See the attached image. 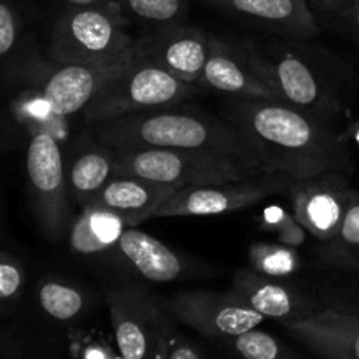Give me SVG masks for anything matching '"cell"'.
<instances>
[{"instance_id": "obj_1", "label": "cell", "mask_w": 359, "mask_h": 359, "mask_svg": "<svg viewBox=\"0 0 359 359\" xmlns=\"http://www.w3.org/2000/svg\"><path fill=\"white\" fill-rule=\"evenodd\" d=\"M228 121L251 142L266 172L305 179L347 172L353 165L349 142L335 121L280 100L231 98Z\"/></svg>"}, {"instance_id": "obj_2", "label": "cell", "mask_w": 359, "mask_h": 359, "mask_svg": "<svg viewBox=\"0 0 359 359\" xmlns=\"http://www.w3.org/2000/svg\"><path fill=\"white\" fill-rule=\"evenodd\" d=\"M91 126L93 139L114 151L163 147L212 158L255 175L266 172L262 156L233 123L203 111L175 105L119 116Z\"/></svg>"}, {"instance_id": "obj_3", "label": "cell", "mask_w": 359, "mask_h": 359, "mask_svg": "<svg viewBox=\"0 0 359 359\" xmlns=\"http://www.w3.org/2000/svg\"><path fill=\"white\" fill-rule=\"evenodd\" d=\"M249 58L277 100L337 121L349 111V69L319 49L290 41H244Z\"/></svg>"}, {"instance_id": "obj_4", "label": "cell", "mask_w": 359, "mask_h": 359, "mask_svg": "<svg viewBox=\"0 0 359 359\" xmlns=\"http://www.w3.org/2000/svg\"><path fill=\"white\" fill-rule=\"evenodd\" d=\"M195 90L196 84L179 79L161 67L140 58L135 51L132 62L86 105L83 119L90 125H98L119 116L175 107L188 100Z\"/></svg>"}, {"instance_id": "obj_5", "label": "cell", "mask_w": 359, "mask_h": 359, "mask_svg": "<svg viewBox=\"0 0 359 359\" xmlns=\"http://www.w3.org/2000/svg\"><path fill=\"white\" fill-rule=\"evenodd\" d=\"M126 16L100 7H69L51 35L53 63H91L112 58L133 46Z\"/></svg>"}, {"instance_id": "obj_6", "label": "cell", "mask_w": 359, "mask_h": 359, "mask_svg": "<svg viewBox=\"0 0 359 359\" xmlns=\"http://www.w3.org/2000/svg\"><path fill=\"white\" fill-rule=\"evenodd\" d=\"M112 175H132L158 184L188 186L219 184L255 175L230 163L163 147H133L116 151Z\"/></svg>"}, {"instance_id": "obj_7", "label": "cell", "mask_w": 359, "mask_h": 359, "mask_svg": "<svg viewBox=\"0 0 359 359\" xmlns=\"http://www.w3.org/2000/svg\"><path fill=\"white\" fill-rule=\"evenodd\" d=\"M27 175L32 203L42 233L62 241L72 224L69 181L58 137L37 132L27 147Z\"/></svg>"}, {"instance_id": "obj_8", "label": "cell", "mask_w": 359, "mask_h": 359, "mask_svg": "<svg viewBox=\"0 0 359 359\" xmlns=\"http://www.w3.org/2000/svg\"><path fill=\"white\" fill-rule=\"evenodd\" d=\"M294 179L283 172H263L237 181L207 186L179 188L153 212L151 219L160 217L219 216L244 210L273 195L290 193Z\"/></svg>"}, {"instance_id": "obj_9", "label": "cell", "mask_w": 359, "mask_h": 359, "mask_svg": "<svg viewBox=\"0 0 359 359\" xmlns=\"http://www.w3.org/2000/svg\"><path fill=\"white\" fill-rule=\"evenodd\" d=\"M116 346L123 359H158L165 330L170 325L165 305L140 287H118L107 293Z\"/></svg>"}, {"instance_id": "obj_10", "label": "cell", "mask_w": 359, "mask_h": 359, "mask_svg": "<svg viewBox=\"0 0 359 359\" xmlns=\"http://www.w3.org/2000/svg\"><path fill=\"white\" fill-rule=\"evenodd\" d=\"M165 309L172 319L216 340L237 337L265 321L231 291H182L172 297Z\"/></svg>"}, {"instance_id": "obj_11", "label": "cell", "mask_w": 359, "mask_h": 359, "mask_svg": "<svg viewBox=\"0 0 359 359\" xmlns=\"http://www.w3.org/2000/svg\"><path fill=\"white\" fill-rule=\"evenodd\" d=\"M135 56V48L102 62L55 63L42 76L39 88L51 111L60 118L79 114L95 98V95L121 72Z\"/></svg>"}, {"instance_id": "obj_12", "label": "cell", "mask_w": 359, "mask_h": 359, "mask_svg": "<svg viewBox=\"0 0 359 359\" xmlns=\"http://www.w3.org/2000/svg\"><path fill=\"white\" fill-rule=\"evenodd\" d=\"M354 195L344 172L294 179L290 188L294 217L323 244L339 233Z\"/></svg>"}, {"instance_id": "obj_13", "label": "cell", "mask_w": 359, "mask_h": 359, "mask_svg": "<svg viewBox=\"0 0 359 359\" xmlns=\"http://www.w3.org/2000/svg\"><path fill=\"white\" fill-rule=\"evenodd\" d=\"M212 37L202 30L186 25L151 28L147 34L133 41L140 58L161 67L179 79L196 84L210 53Z\"/></svg>"}, {"instance_id": "obj_14", "label": "cell", "mask_w": 359, "mask_h": 359, "mask_svg": "<svg viewBox=\"0 0 359 359\" xmlns=\"http://www.w3.org/2000/svg\"><path fill=\"white\" fill-rule=\"evenodd\" d=\"M280 325L321 359H359V314L321 305L312 314Z\"/></svg>"}, {"instance_id": "obj_15", "label": "cell", "mask_w": 359, "mask_h": 359, "mask_svg": "<svg viewBox=\"0 0 359 359\" xmlns=\"http://www.w3.org/2000/svg\"><path fill=\"white\" fill-rule=\"evenodd\" d=\"M198 86L230 98L277 100L258 76L249 58L245 42L212 37L210 53L203 67Z\"/></svg>"}, {"instance_id": "obj_16", "label": "cell", "mask_w": 359, "mask_h": 359, "mask_svg": "<svg viewBox=\"0 0 359 359\" xmlns=\"http://www.w3.org/2000/svg\"><path fill=\"white\" fill-rule=\"evenodd\" d=\"M217 9L269 34L311 39L319 23L309 0H207Z\"/></svg>"}, {"instance_id": "obj_17", "label": "cell", "mask_w": 359, "mask_h": 359, "mask_svg": "<svg viewBox=\"0 0 359 359\" xmlns=\"http://www.w3.org/2000/svg\"><path fill=\"white\" fill-rule=\"evenodd\" d=\"M230 291L259 316L279 323L304 318L321 307L294 287L255 270H241L233 277Z\"/></svg>"}, {"instance_id": "obj_18", "label": "cell", "mask_w": 359, "mask_h": 359, "mask_svg": "<svg viewBox=\"0 0 359 359\" xmlns=\"http://www.w3.org/2000/svg\"><path fill=\"white\" fill-rule=\"evenodd\" d=\"M114 255L123 265L151 283H174L189 270V263L181 255L153 235L132 226L123 231Z\"/></svg>"}, {"instance_id": "obj_19", "label": "cell", "mask_w": 359, "mask_h": 359, "mask_svg": "<svg viewBox=\"0 0 359 359\" xmlns=\"http://www.w3.org/2000/svg\"><path fill=\"white\" fill-rule=\"evenodd\" d=\"M177 188L132 175H112L107 184L88 203L105 207L126 217L130 226L149 221L154 210L165 202Z\"/></svg>"}, {"instance_id": "obj_20", "label": "cell", "mask_w": 359, "mask_h": 359, "mask_svg": "<svg viewBox=\"0 0 359 359\" xmlns=\"http://www.w3.org/2000/svg\"><path fill=\"white\" fill-rule=\"evenodd\" d=\"M69 228V248L76 255L97 256L114 252L123 231L130 226L121 214L86 203Z\"/></svg>"}, {"instance_id": "obj_21", "label": "cell", "mask_w": 359, "mask_h": 359, "mask_svg": "<svg viewBox=\"0 0 359 359\" xmlns=\"http://www.w3.org/2000/svg\"><path fill=\"white\" fill-rule=\"evenodd\" d=\"M116 151L93 139L90 146L77 151L67 170L70 198L77 205H86L112 177Z\"/></svg>"}, {"instance_id": "obj_22", "label": "cell", "mask_w": 359, "mask_h": 359, "mask_svg": "<svg viewBox=\"0 0 359 359\" xmlns=\"http://www.w3.org/2000/svg\"><path fill=\"white\" fill-rule=\"evenodd\" d=\"M321 258L339 269L359 272V191L347 209L339 233L323 245Z\"/></svg>"}, {"instance_id": "obj_23", "label": "cell", "mask_w": 359, "mask_h": 359, "mask_svg": "<svg viewBox=\"0 0 359 359\" xmlns=\"http://www.w3.org/2000/svg\"><path fill=\"white\" fill-rule=\"evenodd\" d=\"M39 304L49 318L69 323L86 311V297L79 287L62 280H44L39 286Z\"/></svg>"}, {"instance_id": "obj_24", "label": "cell", "mask_w": 359, "mask_h": 359, "mask_svg": "<svg viewBox=\"0 0 359 359\" xmlns=\"http://www.w3.org/2000/svg\"><path fill=\"white\" fill-rule=\"evenodd\" d=\"M189 0H119L125 16H132L151 28L179 25L188 13Z\"/></svg>"}, {"instance_id": "obj_25", "label": "cell", "mask_w": 359, "mask_h": 359, "mask_svg": "<svg viewBox=\"0 0 359 359\" xmlns=\"http://www.w3.org/2000/svg\"><path fill=\"white\" fill-rule=\"evenodd\" d=\"M249 262L255 272L272 279H286L300 269L298 252L284 244H255L249 251Z\"/></svg>"}, {"instance_id": "obj_26", "label": "cell", "mask_w": 359, "mask_h": 359, "mask_svg": "<svg viewBox=\"0 0 359 359\" xmlns=\"http://www.w3.org/2000/svg\"><path fill=\"white\" fill-rule=\"evenodd\" d=\"M224 342L238 359H300L280 340L258 328L224 339Z\"/></svg>"}, {"instance_id": "obj_27", "label": "cell", "mask_w": 359, "mask_h": 359, "mask_svg": "<svg viewBox=\"0 0 359 359\" xmlns=\"http://www.w3.org/2000/svg\"><path fill=\"white\" fill-rule=\"evenodd\" d=\"M263 224L266 230L279 235L280 244L290 248H300L305 242V228L297 221V217L290 216L279 207L272 205L263 212Z\"/></svg>"}, {"instance_id": "obj_28", "label": "cell", "mask_w": 359, "mask_h": 359, "mask_svg": "<svg viewBox=\"0 0 359 359\" xmlns=\"http://www.w3.org/2000/svg\"><path fill=\"white\" fill-rule=\"evenodd\" d=\"M161 359H205L188 339L179 335L172 325L167 326L160 344Z\"/></svg>"}, {"instance_id": "obj_29", "label": "cell", "mask_w": 359, "mask_h": 359, "mask_svg": "<svg viewBox=\"0 0 359 359\" xmlns=\"http://www.w3.org/2000/svg\"><path fill=\"white\" fill-rule=\"evenodd\" d=\"M20 37V18L9 2L0 0V58L9 55Z\"/></svg>"}, {"instance_id": "obj_30", "label": "cell", "mask_w": 359, "mask_h": 359, "mask_svg": "<svg viewBox=\"0 0 359 359\" xmlns=\"http://www.w3.org/2000/svg\"><path fill=\"white\" fill-rule=\"evenodd\" d=\"M25 273L20 263L9 256L0 255V300L14 298L21 291Z\"/></svg>"}, {"instance_id": "obj_31", "label": "cell", "mask_w": 359, "mask_h": 359, "mask_svg": "<svg viewBox=\"0 0 359 359\" xmlns=\"http://www.w3.org/2000/svg\"><path fill=\"white\" fill-rule=\"evenodd\" d=\"M333 18L337 27L359 48V0H347Z\"/></svg>"}, {"instance_id": "obj_32", "label": "cell", "mask_w": 359, "mask_h": 359, "mask_svg": "<svg viewBox=\"0 0 359 359\" xmlns=\"http://www.w3.org/2000/svg\"><path fill=\"white\" fill-rule=\"evenodd\" d=\"M70 7H100V9L118 11L123 13L119 7V0H65Z\"/></svg>"}, {"instance_id": "obj_33", "label": "cell", "mask_w": 359, "mask_h": 359, "mask_svg": "<svg viewBox=\"0 0 359 359\" xmlns=\"http://www.w3.org/2000/svg\"><path fill=\"white\" fill-rule=\"evenodd\" d=\"M311 7L318 9L319 13L328 14V16H335L344 6H346L347 0H309Z\"/></svg>"}, {"instance_id": "obj_34", "label": "cell", "mask_w": 359, "mask_h": 359, "mask_svg": "<svg viewBox=\"0 0 359 359\" xmlns=\"http://www.w3.org/2000/svg\"><path fill=\"white\" fill-rule=\"evenodd\" d=\"M332 307L342 309L346 312H353V314H359V290H356L354 297L347 302H340V304H333Z\"/></svg>"}, {"instance_id": "obj_35", "label": "cell", "mask_w": 359, "mask_h": 359, "mask_svg": "<svg viewBox=\"0 0 359 359\" xmlns=\"http://www.w3.org/2000/svg\"><path fill=\"white\" fill-rule=\"evenodd\" d=\"M342 133H344V139L349 142V146H351V142H353L359 147V119H358V121H354L353 125L347 126V128L344 130Z\"/></svg>"}, {"instance_id": "obj_36", "label": "cell", "mask_w": 359, "mask_h": 359, "mask_svg": "<svg viewBox=\"0 0 359 359\" xmlns=\"http://www.w3.org/2000/svg\"><path fill=\"white\" fill-rule=\"evenodd\" d=\"M158 359H161V351H160V358H158Z\"/></svg>"}]
</instances>
